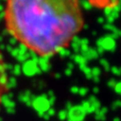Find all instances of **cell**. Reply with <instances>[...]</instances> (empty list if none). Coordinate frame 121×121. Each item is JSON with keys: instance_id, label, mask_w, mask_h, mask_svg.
<instances>
[{"instance_id": "7a4b0ae2", "label": "cell", "mask_w": 121, "mask_h": 121, "mask_svg": "<svg viewBox=\"0 0 121 121\" xmlns=\"http://www.w3.org/2000/svg\"><path fill=\"white\" fill-rule=\"evenodd\" d=\"M8 92V74L6 64L3 58L2 52L0 50V105L2 103V100L5 95Z\"/></svg>"}, {"instance_id": "6da1fadb", "label": "cell", "mask_w": 121, "mask_h": 121, "mask_svg": "<svg viewBox=\"0 0 121 121\" xmlns=\"http://www.w3.org/2000/svg\"><path fill=\"white\" fill-rule=\"evenodd\" d=\"M7 32L40 57L68 48L84 27V12L76 0L8 1L4 8Z\"/></svg>"}]
</instances>
